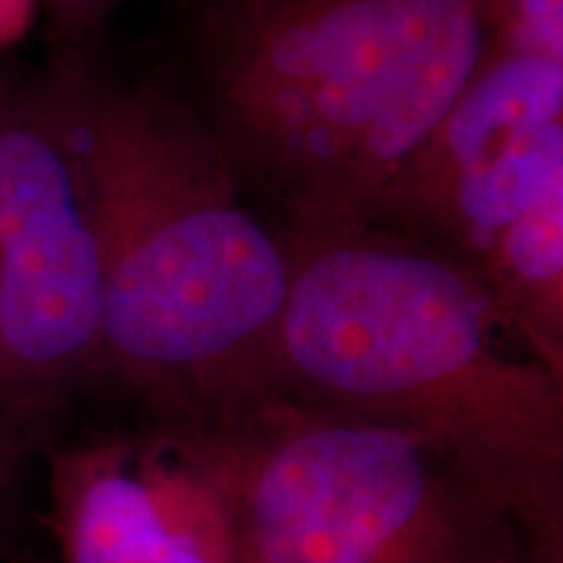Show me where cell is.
I'll return each instance as SVG.
<instances>
[{
	"label": "cell",
	"instance_id": "10",
	"mask_svg": "<svg viewBox=\"0 0 563 563\" xmlns=\"http://www.w3.org/2000/svg\"><path fill=\"white\" fill-rule=\"evenodd\" d=\"M485 53L563 60V0H477Z\"/></svg>",
	"mask_w": 563,
	"mask_h": 563
},
{
	"label": "cell",
	"instance_id": "11",
	"mask_svg": "<svg viewBox=\"0 0 563 563\" xmlns=\"http://www.w3.org/2000/svg\"><path fill=\"white\" fill-rule=\"evenodd\" d=\"M121 3L123 0H40V9H45L66 37V51H81Z\"/></svg>",
	"mask_w": 563,
	"mask_h": 563
},
{
	"label": "cell",
	"instance_id": "2",
	"mask_svg": "<svg viewBox=\"0 0 563 563\" xmlns=\"http://www.w3.org/2000/svg\"><path fill=\"white\" fill-rule=\"evenodd\" d=\"M100 253V365L178 394H274L285 238L150 74L55 58Z\"/></svg>",
	"mask_w": 563,
	"mask_h": 563
},
{
	"label": "cell",
	"instance_id": "14",
	"mask_svg": "<svg viewBox=\"0 0 563 563\" xmlns=\"http://www.w3.org/2000/svg\"><path fill=\"white\" fill-rule=\"evenodd\" d=\"M9 422L0 418V490H3V481H5V460H9Z\"/></svg>",
	"mask_w": 563,
	"mask_h": 563
},
{
	"label": "cell",
	"instance_id": "13",
	"mask_svg": "<svg viewBox=\"0 0 563 563\" xmlns=\"http://www.w3.org/2000/svg\"><path fill=\"white\" fill-rule=\"evenodd\" d=\"M525 563H563V525L527 532Z\"/></svg>",
	"mask_w": 563,
	"mask_h": 563
},
{
	"label": "cell",
	"instance_id": "7",
	"mask_svg": "<svg viewBox=\"0 0 563 563\" xmlns=\"http://www.w3.org/2000/svg\"><path fill=\"white\" fill-rule=\"evenodd\" d=\"M51 501L63 563H232L228 511L196 460L167 470L121 446L70 449Z\"/></svg>",
	"mask_w": 563,
	"mask_h": 563
},
{
	"label": "cell",
	"instance_id": "6",
	"mask_svg": "<svg viewBox=\"0 0 563 563\" xmlns=\"http://www.w3.org/2000/svg\"><path fill=\"white\" fill-rule=\"evenodd\" d=\"M563 183V60L483 53L473 79L399 167L368 228L477 274L506 228Z\"/></svg>",
	"mask_w": 563,
	"mask_h": 563
},
{
	"label": "cell",
	"instance_id": "4",
	"mask_svg": "<svg viewBox=\"0 0 563 563\" xmlns=\"http://www.w3.org/2000/svg\"><path fill=\"white\" fill-rule=\"evenodd\" d=\"M194 454L232 563H525L527 527L433 443L282 399Z\"/></svg>",
	"mask_w": 563,
	"mask_h": 563
},
{
	"label": "cell",
	"instance_id": "8",
	"mask_svg": "<svg viewBox=\"0 0 563 563\" xmlns=\"http://www.w3.org/2000/svg\"><path fill=\"white\" fill-rule=\"evenodd\" d=\"M483 53L477 0H470L415 55L410 68L344 159L311 220L282 230L368 228L394 175L460 100L481 66Z\"/></svg>",
	"mask_w": 563,
	"mask_h": 563
},
{
	"label": "cell",
	"instance_id": "1",
	"mask_svg": "<svg viewBox=\"0 0 563 563\" xmlns=\"http://www.w3.org/2000/svg\"><path fill=\"white\" fill-rule=\"evenodd\" d=\"M277 230L274 394L420 435L527 532L561 527L563 378L514 355L481 279L386 230Z\"/></svg>",
	"mask_w": 563,
	"mask_h": 563
},
{
	"label": "cell",
	"instance_id": "12",
	"mask_svg": "<svg viewBox=\"0 0 563 563\" xmlns=\"http://www.w3.org/2000/svg\"><path fill=\"white\" fill-rule=\"evenodd\" d=\"M40 0H0V53H9L26 26L32 24Z\"/></svg>",
	"mask_w": 563,
	"mask_h": 563
},
{
	"label": "cell",
	"instance_id": "3",
	"mask_svg": "<svg viewBox=\"0 0 563 563\" xmlns=\"http://www.w3.org/2000/svg\"><path fill=\"white\" fill-rule=\"evenodd\" d=\"M470 0H183L146 74L209 133L245 196L313 217L428 40Z\"/></svg>",
	"mask_w": 563,
	"mask_h": 563
},
{
	"label": "cell",
	"instance_id": "5",
	"mask_svg": "<svg viewBox=\"0 0 563 563\" xmlns=\"http://www.w3.org/2000/svg\"><path fill=\"white\" fill-rule=\"evenodd\" d=\"M100 253L55 60L0 53V418L100 365Z\"/></svg>",
	"mask_w": 563,
	"mask_h": 563
},
{
	"label": "cell",
	"instance_id": "9",
	"mask_svg": "<svg viewBox=\"0 0 563 563\" xmlns=\"http://www.w3.org/2000/svg\"><path fill=\"white\" fill-rule=\"evenodd\" d=\"M475 277L506 336L563 378V183L504 230Z\"/></svg>",
	"mask_w": 563,
	"mask_h": 563
}]
</instances>
